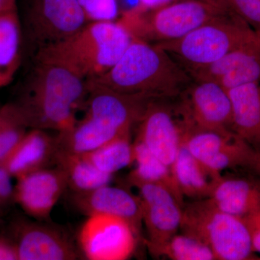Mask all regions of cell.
I'll return each instance as SVG.
<instances>
[{"mask_svg": "<svg viewBox=\"0 0 260 260\" xmlns=\"http://www.w3.org/2000/svg\"><path fill=\"white\" fill-rule=\"evenodd\" d=\"M86 80L62 65L36 61L15 102L29 129L61 133L73 127L88 97Z\"/></svg>", "mask_w": 260, "mask_h": 260, "instance_id": "1", "label": "cell"}, {"mask_svg": "<svg viewBox=\"0 0 260 260\" xmlns=\"http://www.w3.org/2000/svg\"><path fill=\"white\" fill-rule=\"evenodd\" d=\"M88 80L119 93L154 100L179 96L193 82L186 70L164 49L136 39L107 73Z\"/></svg>", "mask_w": 260, "mask_h": 260, "instance_id": "2", "label": "cell"}, {"mask_svg": "<svg viewBox=\"0 0 260 260\" xmlns=\"http://www.w3.org/2000/svg\"><path fill=\"white\" fill-rule=\"evenodd\" d=\"M133 40L119 21L88 22L65 40L39 49L36 61L62 65L84 79L105 74Z\"/></svg>", "mask_w": 260, "mask_h": 260, "instance_id": "3", "label": "cell"}, {"mask_svg": "<svg viewBox=\"0 0 260 260\" xmlns=\"http://www.w3.org/2000/svg\"><path fill=\"white\" fill-rule=\"evenodd\" d=\"M259 42L260 34L234 13L203 24L181 39L155 44L187 72L211 64L239 48Z\"/></svg>", "mask_w": 260, "mask_h": 260, "instance_id": "4", "label": "cell"}, {"mask_svg": "<svg viewBox=\"0 0 260 260\" xmlns=\"http://www.w3.org/2000/svg\"><path fill=\"white\" fill-rule=\"evenodd\" d=\"M234 13L201 2L182 1L155 8L138 5L118 21L133 39L158 44L181 39L203 24Z\"/></svg>", "mask_w": 260, "mask_h": 260, "instance_id": "5", "label": "cell"}, {"mask_svg": "<svg viewBox=\"0 0 260 260\" xmlns=\"http://www.w3.org/2000/svg\"><path fill=\"white\" fill-rule=\"evenodd\" d=\"M180 231L204 243L215 260L251 259L254 252L242 217L220 209L210 198L183 206Z\"/></svg>", "mask_w": 260, "mask_h": 260, "instance_id": "6", "label": "cell"}, {"mask_svg": "<svg viewBox=\"0 0 260 260\" xmlns=\"http://www.w3.org/2000/svg\"><path fill=\"white\" fill-rule=\"evenodd\" d=\"M177 114L181 129L232 130V110L226 90L210 81H194L179 95Z\"/></svg>", "mask_w": 260, "mask_h": 260, "instance_id": "7", "label": "cell"}, {"mask_svg": "<svg viewBox=\"0 0 260 260\" xmlns=\"http://www.w3.org/2000/svg\"><path fill=\"white\" fill-rule=\"evenodd\" d=\"M80 228L78 241L83 257L90 260H124L134 254L140 233L127 220L96 214Z\"/></svg>", "mask_w": 260, "mask_h": 260, "instance_id": "8", "label": "cell"}, {"mask_svg": "<svg viewBox=\"0 0 260 260\" xmlns=\"http://www.w3.org/2000/svg\"><path fill=\"white\" fill-rule=\"evenodd\" d=\"M88 22L78 0H32L25 25L39 50L72 37Z\"/></svg>", "mask_w": 260, "mask_h": 260, "instance_id": "9", "label": "cell"}, {"mask_svg": "<svg viewBox=\"0 0 260 260\" xmlns=\"http://www.w3.org/2000/svg\"><path fill=\"white\" fill-rule=\"evenodd\" d=\"M181 144L200 161L221 173L230 168L250 166L255 151L234 132H182Z\"/></svg>", "mask_w": 260, "mask_h": 260, "instance_id": "10", "label": "cell"}, {"mask_svg": "<svg viewBox=\"0 0 260 260\" xmlns=\"http://www.w3.org/2000/svg\"><path fill=\"white\" fill-rule=\"evenodd\" d=\"M13 230L18 260H75L83 256L69 236L52 225L20 220Z\"/></svg>", "mask_w": 260, "mask_h": 260, "instance_id": "11", "label": "cell"}, {"mask_svg": "<svg viewBox=\"0 0 260 260\" xmlns=\"http://www.w3.org/2000/svg\"><path fill=\"white\" fill-rule=\"evenodd\" d=\"M139 191L148 249L167 242L180 230L183 205L165 186L151 182L133 184Z\"/></svg>", "mask_w": 260, "mask_h": 260, "instance_id": "12", "label": "cell"}, {"mask_svg": "<svg viewBox=\"0 0 260 260\" xmlns=\"http://www.w3.org/2000/svg\"><path fill=\"white\" fill-rule=\"evenodd\" d=\"M88 97L85 115L119 132L131 130L139 123L148 104L154 99L121 93L87 80Z\"/></svg>", "mask_w": 260, "mask_h": 260, "instance_id": "13", "label": "cell"}, {"mask_svg": "<svg viewBox=\"0 0 260 260\" xmlns=\"http://www.w3.org/2000/svg\"><path fill=\"white\" fill-rule=\"evenodd\" d=\"M67 188L61 169L46 168L16 179L14 201L29 216L46 221Z\"/></svg>", "mask_w": 260, "mask_h": 260, "instance_id": "14", "label": "cell"}, {"mask_svg": "<svg viewBox=\"0 0 260 260\" xmlns=\"http://www.w3.org/2000/svg\"><path fill=\"white\" fill-rule=\"evenodd\" d=\"M153 100L139 121L136 139L172 169L181 145L182 129L172 109Z\"/></svg>", "mask_w": 260, "mask_h": 260, "instance_id": "15", "label": "cell"}, {"mask_svg": "<svg viewBox=\"0 0 260 260\" xmlns=\"http://www.w3.org/2000/svg\"><path fill=\"white\" fill-rule=\"evenodd\" d=\"M194 81H210L229 90L260 82V42L225 54L218 60L187 71Z\"/></svg>", "mask_w": 260, "mask_h": 260, "instance_id": "16", "label": "cell"}, {"mask_svg": "<svg viewBox=\"0 0 260 260\" xmlns=\"http://www.w3.org/2000/svg\"><path fill=\"white\" fill-rule=\"evenodd\" d=\"M73 202L86 216L107 214L127 220L140 233L143 208L139 196L124 188L107 184L85 192L74 193Z\"/></svg>", "mask_w": 260, "mask_h": 260, "instance_id": "17", "label": "cell"}, {"mask_svg": "<svg viewBox=\"0 0 260 260\" xmlns=\"http://www.w3.org/2000/svg\"><path fill=\"white\" fill-rule=\"evenodd\" d=\"M56 143L45 130L30 129L0 164L13 179L55 164Z\"/></svg>", "mask_w": 260, "mask_h": 260, "instance_id": "18", "label": "cell"}, {"mask_svg": "<svg viewBox=\"0 0 260 260\" xmlns=\"http://www.w3.org/2000/svg\"><path fill=\"white\" fill-rule=\"evenodd\" d=\"M172 172L183 197L195 200L211 198L223 177L221 173L200 161L182 144Z\"/></svg>", "mask_w": 260, "mask_h": 260, "instance_id": "19", "label": "cell"}, {"mask_svg": "<svg viewBox=\"0 0 260 260\" xmlns=\"http://www.w3.org/2000/svg\"><path fill=\"white\" fill-rule=\"evenodd\" d=\"M232 110V130L249 145L260 144L259 83L227 90Z\"/></svg>", "mask_w": 260, "mask_h": 260, "instance_id": "20", "label": "cell"}, {"mask_svg": "<svg viewBox=\"0 0 260 260\" xmlns=\"http://www.w3.org/2000/svg\"><path fill=\"white\" fill-rule=\"evenodd\" d=\"M124 133H119L93 118L84 116L73 127L58 133L55 137L56 155L57 154L85 155Z\"/></svg>", "mask_w": 260, "mask_h": 260, "instance_id": "21", "label": "cell"}, {"mask_svg": "<svg viewBox=\"0 0 260 260\" xmlns=\"http://www.w3.org/2000/svg\"><path fill=\"white\" fill-rule=\"evenodd\" d=\"M210 199L227 213L246 216L260 210V182L223 177Z\"/></svg>", "mask_w": 260, "mask_h": 260, "instance_id": "22", "label": "cell"}, {"mask_svg": "<svg viewBox=\"0 0 260 260\" xmlns=\"http://www.w3.org/2000/svg\"><path fill=\"white\" fill-rule=\"evenodd\" d=\"M22 28L17 10L0 15V88L14 80L21 64Z\"/></svg>", "mask_w": 260, "mask_h": 260, "instance_id": "23", "label": "cell"}, {"mask_svg": "<svg viewBox=\"0 0 260 260\" xmlns=\"http://www.w3.org/2000/svg\"><path fill=\"white\" fill-rule=\"evenodd\" d=\"M133 151L136 167L128 176L130 184L151 182L160 184L172 191L184 206V197L178 187L172 169L155 157L140 140L136 139L133 143Z\"/></svg>", "mask_w": 260, "mask_h": 260, "instance_id": "24", "label": "cell"}, {"mask_svg": "<svg viewBox=\"0 0 260 260\" xmlns=\"http://www.w3.org/2000/svg\"><path fill=\"white\" fill-rule=\"evenodd\" d=\"M56 167L62 170L68 188L74 193L85 192L110 184L112 174L97 169L85 155H56Z\"/></svg>", "mask_w": 260, "mask_h": 260, "instance_id": "25", "label": "cell"}, {"mask_svg": "<svg viewBox=\"0 0 260 260\" xmlns=\"http://www.w3.org/2000/svg\"><path fill=\"white\" fill-rule=\"evenodd\" d=\"M130 132L131 130L118 135L100 148L85 154V156L99 170L114 175V173L134 162Z\"/></svg>", "mask_w": 260, "mask_h": 260, "instance_id": "26", "label": "cell"}, {"mask_svg": "<svg viewBox=\"0 0 260 260\" xmlns=\"http://www.w3.org/2000/svg\"><path fill=\"white\" fill-rule=\"evenodd\" d=\"M148 251L155 257L172 260H215L213 251L204 243L183 233H177L167 242Z\"/></svg>", "mask_w": 260, "mask_h": 260, "instance_id": "27", "label": "cell"}, {"mask_svg": "<svg viewBox=\"0 0 260 260\" xmlns=\"http://www.w3.org/2000/svg\"><path fill=\"white\" fill-rule=\"evenodd\" d=\"M29 127L15 102L0 105V161L18 144Z\"/></svg>", "mask_w": 260, "mask_h": 260, "instance_id": "28", "label": "cell"}, {"mask_svg": "<svg viewBox=\"0 0 260 260\" xmlns=\"http://www.w3.org/2000/svg\"><path fill=\"white\" fill-rule=\"evenodd\" d=\"M89 21H114L119 15L117 0H78Z\"/></svg>", "mask_w": 260, "mask_h": 260, "instance_id": "29", "label": "cell"}, {"mask_svg": "<svg viewBox=\"0 0 260 260\" xmlns=\"http://www.w3.org/2000/svg\"><path fill=\"white\" fill-rule=\"evenodd\" d=\"M234 9L246 23L260 34V0H232Z\"/></svg>", "mask_w": 260, "mask_h": 260, "instance_id": "30", "label": "cell"}, {"mask_svg": "<svg viewBox=\"0 0 260 260\" xmlns=\"http://www.w3.org/2000/svg\"><path fill=\"white\" fill-rule=\"evenodd\" d=\"M13 178L0 164V211L14 201L15 185Z\"/></svg>", "mask_w": 260, "mask_h": 260, "instance_id": "31", "label": "cell"}, {"mask_svg": "<svg viewBox=\"0 0 260 260\" xmlns=\"http://www.w3.org/2000/svg\"><path fill=\"white\" fill-rule=\"evenodd\" d=\"M182 1L201 2L236 13L232 0H138V5L145 8H155L162 5Z\"/></svg>", "mask_w": 260, "mask_h": 260, "instance_id": "32", "label": "cell"}, {"mask_svg": "<svg viewBox=\"0 0 260 260\" xmlns=\"http://www.w3.org/2000/svg\"><path fill=\"white\" fill-rule=\"evenodd\" d=\"M242 218L250 234L253 250L260 253V210Z\"/></svg>", "mask_w": 260, "mask_h": 260, "instance_id": "33", "label": "cell"}, {"mask_svg": "<svg viewBox=\"0 0 260 260\" xmlns=\"http://www.w3.org/2000/svg\"><path fill=\"white\" fill-rule=\"evenodd\" d=\"M0 260H18L14 242L3 235H0Z\"/></svg>", "mask_w": 260, "mask_h": 260, "instance_id": "34", "label": "cell"}, {"mask_svg": "<svg viewBox=\"0 0 260 260\" xmlns=\"http://www.w3.org/2000/svg\"><path fill=\"white\" fill-rule=\"evenodd\" d=\"M17 10L16 0H0V15Z\"/></svg>", "mask_w": 260, "mask_h": 260, "instance_id": "35", "label": "cell"}, {"mask_svg": "<svg viewBox=\"0 0 260 260\" xmlns=\"http://www.w3.org/2000/svg\"><path fill=\"white\" fill-rule=\"evenodd\" d=\"M249 167L252 168L260 175V152H255Z\"/></svg>", "mask_w": 260, "mask_h": 260, "instance_id": "36", "label": "cell"}, {"mask_svg": "<svg viewBox=\"0 0 260 260\" xmlns=\"http://www.w3.org/2000/svg\"><path fill=\"white\" fill-rule=\"evenodd\" d=\"M259 88H260V82H259Z\"/></svg>", "mask_w": 260, "mask_h": 260, "instance_id": "37", "label": "cell"}]
</instances>
